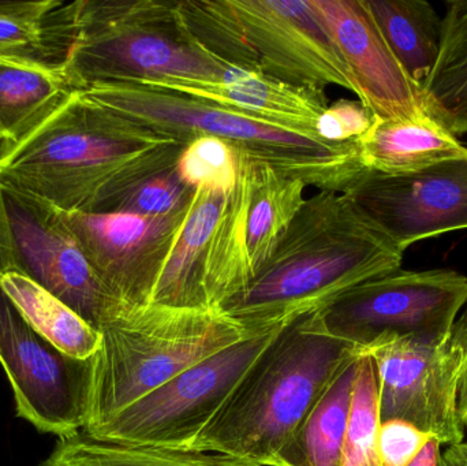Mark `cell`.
<instances>
[{
    "mask_svg": "<svg viewBox=\"0 0 467 466\" xmlns=\"http://www.w3.org/2000/svg\"><path fill=\"white\" fill-rule=\"evenodd\" d=\"M185 147L77 90L3 150L0 185L62 212L99 213L140 181L177 163Z\"/></svg>",
    "mask_w": 467,
    "mask_h": 466,
    "instance_id": "obj_1",
    "label": "cell"
},
{
    "mask_svg": "<svg viewBox=\"0 0 467 466\" xmlns=\"http://www.w3.org/2000/svg\"><path fill=\"white\" fill-rule=\"evenodd\" d=\"M403 254L339 192L305 200L252 284L221 306L250 331L323 311L353 287L400 270Z\"/></svg>",
    "mask_w": 467,
    "mask_h": 466,
    "instance_id": "obj_2",
    "label": "cell"
},
{
    "mask_svg": "<svg viewBox=\"0 0 467 466\" xmlns=\"http://www.w3.org/2000/svg\"><path fill=\"white\" fill-rule=\"evenodd\" d=\"M368 350L328 333L321 311L285 325L189 450L271 466L318 399Z\"/></svg>",
    "mask_w": 467,
    "mask_h": 466,
    "instance_id": "obj_3",
    "label": "cell"
},
{
    "mask_svg": "<svg viewBox=\"0 0 467 466\" xmlns=\"http://www.w3.org/2000/svg\"><path fill=\"white\" fill-rule=\"evenodd\" d=\"M79 92L88 100L185 145L202 136L223 140L242 155L320 191L340 192L364 169L357 141H326L194 96L136 82L92 85Z\"/></svg>",
    "mask_w": 467,
    "mask_h": 466,
    "instance_id": "obj_4",
    "label": "cell"
},
{
    "mask_svg": "<svg viewBox=\"0 0 467 466\" xmlns=\"http://www.w3.org/2000/svg\"><path fill=\"white\" fill-rule=\"evenodd\" d=\"M260 333L242 327L221 309L125 306L100 330L82 432L103 426L194 364Z\"/></svg>",
    "mask_w": 467,
    "mask_h": 466,
    "instance_id": "obj_5",
    "label": "cell"
},
{
    "mask_svg": "<svg viewBox=\"0 0 467 466\" xmlns=\"http://www.w3.org/2000/svg\"><path fill=\"white\" fill-rule=\"evenodd\" d=\"M227 70L192 35L180 2L78 0L65 63L77 90L109 82L218 81Z\"/></svg>",
    "mask_w": 467,
    "mask_h": 466,
    "instance_id": "obj_6",
    "label": "cell"
},
{
    "mask_svg": "<svg viewBox=\"0 0 467 466\" xmlns=\"http://www.w3.org/2000/svg\"><path fill=\"white\" fill-rule=\"evenodd\" d=\"M283 327L242 339L194 364L85 434L119 445L189 450Z\"/></svg>",
    "mask_w": 467,
    "mask_h": 466,
    "instance_id": "obj_7",
    "label": "cell"
},
{
    "mask_svg": "<svg viewBox=\"0 0 467 466\" xmlns=\"http://www.w3.org/2000/svg\"><path fill=\"white\" fill-rule=\"evenodd\" d=\"M0 273L30 279L98 331L125 308L99 281L60 211L3 185Z\"/></svg>",
    "mask_w": 467,
    "mask_h": 466,
    "instance_id": "obj_8",
    "label": "cell"
},
{
    "mask_svg": "<svg viewBox=\"0 0 467 466\" xmlns=\"http://www.w3.org/2000/svg\"><path fill=\"white\" fill-rule=\"evenodd\" d=\"M467 303V278L452 270L402 271L376 276L321 311L332 336L369 352L384 342L451 333Z\"/></svg>",
    "mask_w": 467,
    "mask_h": 466,
    "instance_id": "obj_9",
    "label": "cell"
},
{
    "mask_svg": "<svg viewBox=\"0 0 467 466\" xmlns=\"http://www.w3.org/2000/svg\"><path fill=\"white\" fill-rule=\"evenodd\" d=\"M0 364L16 397V415L59 438L84 430L92 385V358L57 349L22 316L0 289Z\"/></svg>",
    "mask_w": 467,
    "mask_h": 466,
    "instance_id": "obj_10",
    "label": "cell"
},
{
    "mask_svg": "<svg viewBox=\"0 0 467 466\" xmlns=\"http://www.w3.org/2000/svg\"><path fill=\"white\" fill-rule=\"evenodd\" d=\"M340 193L405 254L411 243L467 229V156L403 174L362 169Z\"/></svg>",
    "mask_w": 467,
    "mask_h": 466,
    "instance_id": "obj_11",
    "label": "cell"
},
{
    "mask_svg": "<svg viewBox=\"0 0 467 466\" xmlns=\"http://www.w3.org/2000/svg\"><path fill=\"white\" fill-rule=\"evenodd\" d=\"M369 353L378 375L380 423L408 421L441 445L465 440L458 410L461 353L451 333L394 339Z\"/></svg>",
    "mask_w": 467,
    "mask_h": 466,
    "instance_id": "obj_12",
    "label": "cell"
},
{
    "mask_svg": "<svg viewBox=\"0 0 467 466\" xmlns=\"http://www.w3.org/2000/svg\"><path fill=\"white\" fill-rule=\"evenodd\" d=\"M189 211L166 218L62 211L60 216L107 292L122 305L141 306L150 303Z\"/></svg>",
    "mask_w": 467,
    "mask_h": 466,
    "instance_id": "obj_13",
    "label": "cell"
},
{
    "mask_svg": "<svg viewBox=\"0 0 467 466\" xmlns=\"http://www.w3.org/2000/svg\"><path fill=\"white\" fill-rule=\"evenodd\" d=\"M258 70L296 87L354 93L348 67L312 2L232 0Z\"/></svg>",
    "mask_w": 467,
    "mask_h": 466,
    "instance_id": "obj_14",
    "label": "cell"
},
{
    "mask_svg": "<svg viewBox=\"0 0 467 466\" xmlns=\"http://www.w3.org/2000/svg\"><path fill=\"white\" fill-rule=\"evenodd\" d=\"M339 51L354 95L378 119L425 117L421 88L387 46L365 0H310Z\"/></svg>",
    "mask_w": 467,
    "mask_h": 466,
    "instance_id": "obj_15",
    "label": "cell"
},
{
    "mask_svg": "<svg viewBox=\"0 0 467 466\" xmlns=\"http://www.w3.org/2000/svg\"><path fill=\"white\" fill-rule=\"evenodd\" d=\"M136 84L194 96L313 137H317L316 126L328 107L326 89L296 87L265 74L238 68H229L218 81L166 78Z\"/></svg>",
    "mask_w": 467,
    "mask_h": 466,
    "instance_id": "obj_16",
    "label": "cell"
},
{
    "mask_svg": "<svg viewBox=\"0 0 467 466\" xmlns=\"http://www.w3.org/2000/svg\"><path fill=\"white\" fill-rule=\"evenodd\" d=\"M227 197L226 192L197 191L150 303L175 308H211L205 293V264Z\"/></svg>",
    "mask_w": 467,
    "mask_h": 466,
    "instance_id": "obj_17",
    "label": "cell"
},
{
    "mask_svg": "<svg viewBox=\"0 0 467 466\" xmlns=\"http://www.w3.org/2000/svg\"><path fill=\"white\" fill-rule=\"evenodd\" d=\"M357 145L362 167L386 174L417 171L439 161L467 156V148L430 115L376 118Z\"/></svg>",
    "mask_w": 467,
    "mask_h": 466,
    "instance_id": "obj_18",
    "label": "cell"
},
{
    "mask_svg": "<svg viewBox=\"0 0 467 466\" xmlns=\"http://www.w3.org/2000/svg\"><path fill=\"white\" fill-rule=\"evenodd\" d=\"M77 2H0V59L63 66L76 38Z\"/></svg>",
    "mask_w": 467,
    "mask_h": 466,
    "instance_id": "obj_19",
    "label": "cell"
},
{
    "mask_svg": "<svg viewBox=\"0 0 467 466\" xmlns=\"http://www.w3.org/2000/svg\"><path fill=\"white\" fill-rule=\"evenodd\" d=\"M77 92L63 66L0 59V141L16 144Z\"/></svg>",
    "mask_w": 467,
    "mask_h": 466,
    "instance_id": "obj_20",
    "label": "cell"
},
{
    "mask_svg": "<svg viewBox=\"0 0 467 466\" xmlns=\"http://www.w3.org/2000/svg\"><path fill=\"white\" fill-rule=\"evenodd\" d=\"M249 161V156L239 153L238 182L227 197L208 248L205 293L211 308L221 309L223 304L244 292L254 278L247 254Z\"/></svg>",
    "mask_w": 467,
    "mask_h": 466,
    "instance_id": "obj_21",
    "label": "cell"
},
{
    "mask_svg": "<svg viewBox=\"0 0 467 466\" xmlns=\"http://www.w3.org/2000/svg\"><path fill=\"white\" fill-rule=\"evenodd\" d=\"M361 358L335 378L271 466H340Z\"/></svg>",
    "mask_w": 467,
    "mask_h": 466,
    "instance_id": "obj_22",
    "label": "cell"
},
{
    "mask_svg": "<svg viewBox=\"0 0 467 466\" xmlns=\"http://www.w3.org/2000/svg\"><path fill=\"white\" fill-rule=\"evenodd\" d=\"M365 5L405 73L422 88L438 62L443 18L427 0H365Z\"/></svg>",
    "mask_w": 467,
    "mask_h": 466,
    "instance_id": "obj_23",
    "label": "cell"
},
{
    "mask_svg": "<svg viewBox=\"0 0 467 466\" xmlns=\"http://www.w3.org/2000/svg\"><path fill=\"white\" fill-rule=\"evenodd\" d=\"M247 254L253 275L265 264L305 202V182L250 158ZM253 278V279H254ZM253 282V281H252Z\"/></svg>",
    "mask_w": 467,
    "mask_h": 466,
    "instance_id": "obj_24",
    "label": "cell"
},
{
    "mask_svg": "<svg viewBox=\"0 0 467 466\" xmlns=\"http://www.w3.org/2000/svg\"><path fill=\"white\" fill-rule=\"evenodd\" d=\"M421 92L432 119L455 137L467 133V0L447 3L438 62Z\"/></svg>",
    "mask_w": 467,
    "mask_h": 466,
    "instance_id": "obj_25",
    "label": "cell"
},
{
    "mask_svg": "<svg viewBox=\"0 0 467 466\" xmlns=\"http://www.w3.org/2000/svg\"><path fill=\"white\" fill-rule=\"evenodd\" d=\"M0 289L25 320L66 355L89 360L100 349V331L35 282L18 274H2Z\"/></svg>",
    "mask_w": 467,
    "mask_h": 466,
    "instance_id": "obj_26",
    "label": "cell"
},
{
    "mask_svg": "<svg viewBox=\"0 0 467 466\" xmlns=\"http://www.w3.org/2000/svg\"><path fill=\"white\" fill-rule=\"evenodd\" d=\"M40 466H257L233 457L191 450L119 445L93 440L85 432L59 438Z\"/></svg>",
    "mask_w": 467,
    "mask_h": 466,
    "instance_id": "obj_27",
    "label": "cell"
},
{
    "mask_svg": "<svg viewBox=\"0 0 467 466\" xmlns=\"http://www.w3.org/2000/svg\"><path fill=\"white\" fill-rule=\"evenodd\" d=\"M180 8L192 35L213 57L229 68L260 73L232 0H183Z\"/></svg>",
    "mask_w": 467,
    "mask_h": 466,
    "instance_id": "obj_28",
    "label": "cell"
},
{
    "mask_svg": "<svg viewBox=\"0 0 467 466\" xmlns=\"http://www.w3.org/2000/svg\"><path fill=\"white\" fill-rule=\"evenodd\" d=\"M379 427L378 375L375 361L368 352L359 361L340 466H383L379 451Z\"/></svg>",
    "mask_w": 467,
    "mask_h": 466,
    "instance_id": "obj_29",
    "label": "cell"
},
{
    "mask_svg": "<svg viewBox=\"0 0 467 466\" xmlns=\"http://www.w3.org/2000/svg\"><path fill=\"white\" fill-rule=\"evenodd\" d=\"M177 163L140 181L115 197L99 213L166 218L191 210L197 191L182 180Z\"/></svg>",
    "mask_w": 467,
    "mask_h": 466,
    "instance_id": "obj_30",
    "label": "cell"
},
{
    "mask_svg": "<svg viewBox=\"0 0 467 466\" xmlns=\"http://www.w3.org/2000/svg\"><path fill=\"white\" fill-rule=\"evenodd\" d=\"M177 167L182 180L196 191L230 193L238 182L239 152L223 140L202 136L183 148Z\"/></svg>",
    "mask_w": 467,
    "mask_h": 466,
    "instance_id": "obj_31",
    "label": "cell"
},
{
    "mask_svg": "<svg viewBox=\"0 0 467 466\" xmlns=\"http://www.w3.org/2000/svg\"><path fill=\"white\" fill-rule=\"evenodd\" d=\"M375 120V115L362 101L342 98L327 107L316 126V134L329 142L358 141Z\"/></svg>",
    "mask_w": 467,
    "mask_h": 466,
    "instance_id": "obj_32",
    "label": "cell"
},
{
    "mask_svg": "<svg viewBox=\"0 0 467 466\" xmlns=\"http://www.w3.org/2000/svg\"><path fill=\"white\" fill-rule=\"evenodd\" d=\"M430 435L422 432L408 421H383L379 427V451H380L381 465L408 466L422 450Z\"/></svg>",
    "mask_w": 467,
    "mask_h": 466,
    "instance_id": "obj_33",
    "label": "cell"
},
{
    "mask_svg": "<svg viewBox=\"0 0 467 466\" xmlns=\"http://www.w3.org/2000/svg\"><path fill=\"white\" fill-rule=\"evenodd\" d=\"M452 338L460 347V377H458V410L467 434V309L457 319L451 330Z\"/></svg>",
    "mask_w": 467,
    "mask_h": 466,
    "instance_id": "obj_34",
    "label": "cell"
},
{
    "mask_svg": "<svg viewBox=\"0 0 467 466\" xmlns=\"http://www.w3.org/2000/svg\"><path fill=\"white\" fill-rule=\"evenodd\" d=\"M441 443L435 438H431L416 459L408 466H439L441 465Z\"/></svg>",
    "mask_w": 467,
    "mask_h": 466,
    "instance_id": "obj_35",
    "label": "cell"
},
{
    "mask_svg": "<svg viewBox=\"0 0 467 466\" xmlns=\"http://www.w3.org/2000/svg\"><path fill=\"white\" fill-rule=\"evenodd\" d=\"M439 466H467V442L447 446V450L441 453Z\"/></svg>",
    "mask_w": 467,
    "mask_h": 466,
    "instance_id": "obj_36",
    "label": "cell"
},
{
    "mask_svg": "<svg viewBox=\"0 0 467 466\" xmlns=\"http://www.w3.org/2000/svg\"><path fill=\"white\" fill-rule=\"evenodd\" d=\"M3 150H5V145H3V142L0 141V155H2Z\"/></svg>",
    "mask_w": 467,
    "mask_h": 466,
    "instance_id": "obj_37",
    "label": "cell"
},
{
    "mask_svg": "<svg viewBox=\"0 0 467 466\" xmlns=\"http://www.w3.org/2000/svg\"><path fill=\"white\" fill-rule=\"evenodd\" d=\"M0 276H2V273H0Z\"/></svg>",
    "mask_w": 467,
    "mask_h": 466,
    "instance_id": "obj_38",
    "label": "cell"
}]
</instances>
